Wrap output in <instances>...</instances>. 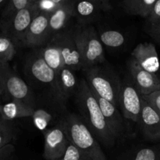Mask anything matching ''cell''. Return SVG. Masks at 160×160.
Segmentation results:
<instances>
[{
    "mask_svg": "<svg viewBox=\"0 0 160 160\" xmlns=\"http://www.w3.org/2000/svg\"><path fill=\"white\" fill-rule=\"evenodd\" d=\"M74 98L81 117L98 142L107 148L113 147L117 141L108 128L96 97L84 78L79 81Z\"/></svg>",
    "mask_w": 160,
    "mask_h": 160,
    "instance_id": "cell-1",
    "label": "cell"
},
{
    "mask_svg": "<svg viewBox=\"0 0 160 160\" xmlns=\"http://www.w3.org/2000/svg\"><path fill=\"white\" fill-rule=\"evenodd\" d=\"M59 125L65 131L70 142L76 146L89 160H108L93 133L81 116L68 113L61 120Z\"/></svg>",
    "mask_w": 160,
    "mask_h": 160,
    "instance_id": "cell-2",
    "label": "cell"
},
{
    "mask_svg": "<svg viewBox=\"0 0 160 160\" xmlns=\"http://www.w3.org/2000/svg\"><path fill=\"white\" fill-rule=\"evenodd\" d=\"M84 79L94 95L118 107L122 80L111 67L102 64L84 70Z\"/></svg>",
    "mask_w": 160,
    "mask_h": 160,
    "instance_id": "cell-3",
    "label": "cell"
},
{
    "mask_svg": "<svg viewBox=\"0 0 160 160\" xmlns=\"http://www.w3.org/2000/svg\"><path fill=\"white\" fill-rule=\"evenodd\" d=\"M75 34L82 58V70L104 63L106 57L103 45L95 28L78 23L75 28Z\"/></svg>",
    "mask_w": 160,
    "mask_h": 160,
    "instance_id": "cell-4",
    "label": "cell"
},
{
    "mask_svg": "<svg viewBox=\"0 0 160 160\" xmlns=\"http://www.w3.org/2000/svg\"><path fill=\"white\" fill-rule=\"evenodd\" d=\"M39 12L36 4H29L6 20H0L2 34L9 38L16 45H23L27 31Z\"/></svg>",
    "mask_w": 160,
    "mask_h": 160,
    "instance_id": "cell-5",
    "label": "cell"
},
{
    "mask_svg": "<svg viewBox=\"0 0 160 160\" xmlns=\"http://www.w3.org/2000/svg\"><path fill=\"white\" fill-rule=\"evenodd\" d=\"M0 71L4 82L5 95L12 98L20 100L35 109L36 100L32 89L12 70L9 64H0Z\"/></svg>",
    "mask_w": 160,
    "mask_h": 160,
    "instance_id": "cell-6",
    "label": "cell"
},
{
    "mask_svg": "<svg viewBox=\"0 0 160 160\" xmlns=\"http://www.w3.org/2000/svg\"><path fill=\"white\" fill-rule=\"evenodd\" d=\"M26 73L35 82L45 85L58 102H61L56 84V73L45 62L38 52L28 57L25 66Z\"/></svg>",
    "mask_w": 160,
    "mask_h": 160,
    "instance_id": "cell-7",
    "label": "cell"
},
{
    "mask_svg": "<svg viewBox=\"0 0 160 160\" xmlns=\"http://www.w3.org/2000/svg\"><path fill=\"white\" fill-rule=\"evenodd\" d=\"M48 42L58 47L66 67L73 71L82 70V58L77 42L75 28L63 30L56 34Z\"/></svg>",
    "mask_w": 160,
    "mask_h": 160,
    "instance_id": "cell-8",
    "label": "cell"
},
{
    "mask_svg": "<svg viewBox=\"0 0 160 160\" xmlns=\"http://www.w3.org/2000/svg\"><path fill=\"white\" fill-rule=\"evenodd\" d=\"M142 95L139 93L131 78L122 80L119 106L123 117L138 123L142 108Z\"/></svg>",
    "mask_w": 160,
    "mask_h": 160,
    "instance_id": "cell-9",
    "label": "cell"
},
{
    "mask_svg": "<svg viewBox=\"0 0 160 160\" xmlns=\"http://www.w3.org/2000/svg\"><path fill=\"white\" fill-rule=\"evenodd\" d=\"M128 67L131 79L142 96L160 90L159 75L144 70L133 58H131L128 61Z\"/></svg>",
    "mask_w": 160,
    "mask_h": 160,
    "instance_id": "cell-10",
    "label": "cell"
},
{
    "mask_svg": "<svg viewBox=\"0 0 160 160\" xmlns=\"http://www.w3.org/2000/svg\"><path fill=\"white\" fill-rule=\"evenodd\" d=\"M65 131L60 125L45 131L43 157L46 160H58L62 157L70 145Z\"/></svg>",
    "mask_w": 160,
    "mask_h": 160,
    "instance_id": "cell-11",
    "label": "cell"
},
{
    "mask_svg": "<svg viewBox=\"0 0 160 160\" xmlns=\"http://www.w3.org/2000/svg\"><path fill=\"white\" fill-rule=\"evenodd\" d=\"M49 14L38 12L31 22L22 46L35 48L48 42Z\"/></svg>",
    "mask_w": 160,
    "mask_h": 160,
    "instance_id": "cell-12",
    "label": "cell"
},
{
    "mask_svg": "<svg viewBox=\"0 0 160 160\" xmlns=\"http://www.w3.org/2000/svg\"><path fill=\"white\" fill-rule=\"evenodd\" d=\"M95 96L96 97L97 101L99 104L108 128H109L116 140L118 142L124 137L127 131L123 114L119 110L118 107L110 102L95 95Z\"/></svg>",
    "mask_w": 160,
    "mask_h": 160,
    "instance_id": "cell-13",
    "label": "cell"
},
{
    "mask_svg": "<svg viewBox=\"0 0 160 160\" xmlns=\"http://www.w3.org/2000/svg\"><path fill=\"white\" fill-rule=\"evenodd\" d=\"M138 123L145 138L150 141L159 140L160 116L144 98L140 119Z\"/></svg>",
    "mask_w": 160,
    "mask_h": 160,
    "instance_id": "cell-14",
    "label": "cell"
},
{
    "mask_svg": "<svg viewBox=\"0 0 160 160\" xmlns=\"http://www.w3.org/2000/svg\"><path fill=\"white\" fill-rule=\"evenodd\" d=\"M131 58L142 68L151 73H156L160 68L159 55L156 46L152 42H142L131 52Z\"/></svg>",
    "mask_w": 160,
    "mask_h": 160,
    "instance_id": "cell-15",
    "label": "cell"
},
{
    "mask_svg": "<svg viewBox=\"0 0 160 160\" xmlns=\"http://www.w3.org/2000/svg\"><path fill=\"white\" fill-rule=\"evenodd\" d=\"M34 109L23 102L10 98L5 94L0 97V114L6 121L31 117Z\"/></svg>",
    "mask_w": 160,
    "mask_h": 160,
    "instance_id": "cell-16",
    "label": "cell"
},
{
    "mask_svg": "<svg viewBox=\"0 0 160 160\" xmlns=\"http://www.w3.org/2000/svg\"><path fill=\"white\" fill-rule=\"evenodd\" d=\"M74 72L66 66L56 72V84L61 103L66 102L69 98L74 96L78 91L79 81Z\"/></svg>",
    "mask_w": 160,
    "mask_h": 160,
    "instance_id": "cell-17",
    "label": "cell"
},
{
    "mask_svg": "<svg viewBox=\"0 0 160 160\" xmlns=\"http://www.w3.org/2000/svg\"><path fill=\"white\" fill-rule=\"evenodd\" d=\"M72 7L73 17L81 25H88L96 20L103 10L95 0H72Z\"/></svg>",
    "mask_w": 160,
    "mask_h": 160,
    "instance_id": "cell-18",
    "label": "cell"
},
{
    "mask_svg": "<svg viewBox=\"0 0 160 160\" xmlns=\"http://www.w3.org/2000/svg\"><path fill=\"white\" fill-rule=\"evenodd\" d=\"M73 17L72 0L58 6L49 15L48 19V42L58 33L65 30L67 23Z\"/></svg>",
    "mask_w": 160,
    "mask_h": 160,
    "instance_id": "cell-19",
    "label": "cell"
},
{
    "mask_svg": "<svg viewBox=\"0 0 160 160\" xmlns=\"http://www.w3.org/2000/svg\"><path fill=\"white\" fill-rule=\"evenodd\" d=\"M38 52L45 62L53 70H55L56 73L65 66L60 51L58 47L53 44L48 42L45 46L41 48Z\"/></svg>",
    "mask_w": 160,
    "mask_h": 160,
    "instance_id": "cell-20",
    "label": "cell"
},
{
    "mask_svg": "<svg viewBox=\"0 0 160 160\" xmlns=\"http://www.w3.org/2000/svg\"><path fill=\"white\" fill-rule=\"evenodd\" d=\"M156 1L157 0H123V4L130 14L148 18Z\"/></svg>",
    "mask_w": 160,
    "mask_h": 160,
    "instance_id": "cell-21",
    "label": "cell"
},
{
    "mask_svg": "<svg viewBox=\"0 0 160 160\" xmlns=\"http://www.w3.org/2000/svg\"><path fill=\"white\" fill-rule=\"evenodd\" d=\"M159 147H143L123 153L117 160H158Z\"/></svg>",
    "mask_w": 160,
    "mask_h": 160,
    "instance_id": "cell-22",
    "label": "cell"
},
{
    "mask_svg": "<svg viewBox=\"0 0 160 160\" xmlns=\"http://www.w3.org/2000/svg\"><path fill=\"white\" fill-rule=\"evenodd\" d=\"M102 44L109 48H117L124 45L125 36L117 30H106L98 34Z\"/></svg>",
    "mask_w": 160,
    "mask_h": 160,
    "instance_id": "cell-23",
    "label": "cell"
},
{
    "mask_svg": "<svg viewBox=\"0 0 160 160\" xmlns=\"http://www.w3.org/2000/svg\"><path fill=\"white\" fill-rule=\"evenodd\" d=\"M16 44L9 38L0 35V64L9 63L17 53Z\"/></svg>",
    "mask_w": 160,
    "mask_h": 160,
    "instance_id": "cell-24",
    "label": "cell"
},
{
    "mask_svg": "<svg viewBox=\"0 0 160 160\" xmlns=\"http://www.w3.org/2000/svg\"><path fill=\"white\" fill-rule=\"evenodd\" d=\"M34 126L39 131H45L52 120L51 113L43 109H34L31 117Z\"/></svg>",
    "mask_w": 160,
    "mask_h": 160,
    "instance_id": "cell-25",
    "label": "cell"
},
{
    "mask_svg": "<svg viewBox=\"0 0 160 160\" xmlns=\"http://www.w3.org/2000/svg\"><path fill=\"white\" fill-rule=\"evenodd\" d=\"M29 5L28 0H9L7 5L1 13V20H9L16 12L27 7Z\"/></svg>",
    "mask_w": 160,
    "mask_h": 160,
    "instance_id": "cell-26",
    "label": "cell"
},
{
    "mask_svg": "<svg viewBox=\"0 0 160 160\" xmlns=\"http://www.w3.org/2000/svg\"><path fill=\"white\" fill-rule=\"evenodd\" d=\"M15 131L10 124V121L0 122V148L11 144L14 138Z\"/></svg>",
    "mask_w": 160,
    "mask_h": 160,
    "instance_id": "cell-27",
    "label": "cell"
},
{
    "mask_svg": "<svg viewBox=\"0 0 160 160\" xmlns=\"http://www.w3.org/2000/svg\"><path fill=\"white\" fill-rule=\"evenodd\" d=\"M58 160H89L77 148L76 146L73 144L70 143L69 146L67 147L65 153L62 156V158H60Z\"/></svg>",
    "mask_w": 160,
    "mask_h": 160,
    "instance_id": "cell-28",
    "label": "cell"
},
{
    "mask_svg": "<svg viewBox=\"0 0 160 160\" xmlns=\"http://www.w3.org/2000/svg\"><path fill=\"white\" fill-rule=\"evenodd\" d=\"M39 12H45L47 14H51L54 12L58 6L52 0H38L35 3Z\"/></svg>",
    "mask_w": 160,
    "mask_h": 160,
    "instance_id": "cell-29",
    "label": "cell"
},
{
    "mask_svg": "<svg viewBox=\"0 0 160 160\" xmlns=\"http://www.w3.org/2000/svg\"><path fill=\"white\" fill-rule=\"evenodd\" d=\"M142 98L158 112L160 116V90L156 91L148 95L142 96Z\"/></svg>",
    "mask_w": 160,
    "mask_h": 160,
    "instance_id": "cell-30",
    "label": "cell"
},
{
    "mask_svg": "<svg viewBox=\"0 0 160 160\" xmlns=\"http://www.w3.org/2000/svg\"><path fill=\"white\" fill-rule=\"evenodd\" d=\"M147 19L150 24L160 23V0H157L155 3Z\"/></svg>",
    "mask_w": 160,
    "mask_h": 160,
    "instance_id": "cell-31",
    "label": "cell"
},
{
    "mask_svg": "<svg viewBox=\"0 0 160 160\" xmlns=\"http://www.w3.org/2000/svg\"><path fill=\"white\" fill-rule=\"evenodd\" d=\"M15 147L12 143L0 148V160H14Z\"/></svg>",
    "mask_w": 160,
    "mask_h": 160,
    "instance_id": "cell-32",
    "label": "cell"
},
{
    "mask_svg": "<svg viewBox=\"0 0 160 160\" xmlns=\"http://www.w3.org/2000/svg\"><path fill=\"white\" fill-rule=\"evenodd\" d=\"M148 33L155 41L160 44V23L150 24L148 28Z\"/></svg>",
    "mask_w": 160,
    "mask_h": 160,
    "instance_id": "cell-33",
    "label": "cell"
},
{
    "mask_svg": "<svg viewBox=\"0 0 160 160\" xmlns=\"http://www.w3.org/2000/svg\"><path fill=\"white\" fill-rule=\"evenodd\" d=\"M100 6L102 7L103 10H109L111 9V5H110V0H95Z\"/></svg>",
    "mask_w": 160,
    "mask_h": 160,
    "instance_id": "cell-34",
    "label": "cell"
},
{
    "mask_svg": "<svg viewBox=\"0 0 160 160\" xmlns=\"http://www.w3.org/2000/svg\"><path fill=\"white\" fill-rule=\"evenodd\" d=\"M5 94V86L4 82H3L2 76L1 71H0V97L2 96Z\"/></svg>",
    "mask_w": 160,
    "mask_h": 160,
    "instance_id": "cell-35",
    "label": "cell"
},
{
    "mask_svg": "<svg viewBox=\"0 0 160 160\" xmlns=\"http://www.w3.org/2000/svg\"><path fill=\"white\" fill-rule=\"evenodd\" d=\"M8 2H9V0H0V10H2V12L6 6Z\"/></svg>",
    "mask_w": 160,
    "mask_h": 160,
    "instance_id": "cell-36",
    "label": "cell"
},
{
    "mask_svg": "<svg viewBox=\"0 0 160 160\" xmlns=\"http://www.w3.org/2000/svg\"><path fill=\"white\" fill-rule=\"evenodd\" d=\"M52 1L54 2L57 6H61V5L64 4V3L68 2L70 1V0H52Z\"/></svg>",
    "mask_w": 160,
    "mask_h": 160,
    "instance_id": "cell-37",
    "label": "cell"
},
{
    "mask_svg": "<svg viewBox=\"0 0 160 160\" xmlns=\"http://www.w3.org/2000/svg\"><path fill=\"white\" fill-rule=\"evenodd\" d=\"M38 0H28V3L29 4H35Z\"/></svg>",
    "mask_w": 160,
    "mask_h": 160,
    "instance_id": "cell-38",
    "label": "cell"
},
{
    "mask_svg": "<svg viewBox=\"0 0 160 160\" xmlns=\"http://www.w3.org/2000/svg\"><path fill=\"white\" fill-rule=\"evenodd\" d=\"M4 119L2 118V115L1 114H0V122H2V121H4Z\"/></svg>",
    "mask_w": 160,
    "mask_h": 160,
    "instance_id": "cell-39",
    "label": "cell"
},
{
    "mask_svg": "<svg viewBox=\"0 0 160 160\" xmlns=\"http://www.w3.org/2000/svg\"><path fill=\"white\" fill-rule=\"evenodd\" d=\"M158 160H160V146H159V159Z\"/></svg>",
    "mask_w": 160,
    "mask_h": 160,
    "instance_id": "cell-40",
    "label": "cell"
},
{
    "mask_svg": "<svg viewBox=\"0 0 160 160\" xmlns=\"http://www.w3.org/2000/svg\"><path fill=\"white\" fill-rule=\"evenodd\" d=\"M159 78H160V75H159Z\"/></svg>",
    "mask_w": 160,
    "mask_h": 160,
    "instance_id": "cell-41",
    "label": "cell"
}]
</instances>
